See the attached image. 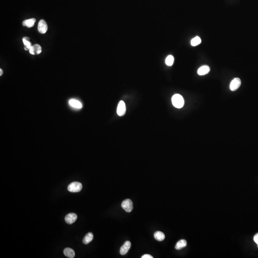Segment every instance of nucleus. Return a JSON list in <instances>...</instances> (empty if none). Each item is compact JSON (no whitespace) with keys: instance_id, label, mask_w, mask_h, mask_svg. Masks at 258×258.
<instances>
[{"instance_id":"obj_1","label":"nucleus","mask_w":258,"mask_h":258,"mask_svg":"<svg viewBox=\"0 0 258 258\" xmlns=\"http://www.w3.org/2000/svg\"><path fill=\"white\" fill-rule=\"evenodd\" d=\"M172 102L174 107L178 109L182 108L184 105V100L182 96L177 94L172 97Z\"/></svg>"},{"instance_id":"obj_2","label":"nucleus","mask_w":258,"mask_h":258,"mask_svg":"<svg viewBox=\"0 0 258 258\" xmlns=\"http://www.w3.org/2000/svg\"><path fill=\"white\" fill-rule=\"evenodd\" d=\"M82 189V185L81 183L74 182L69 185L67 189L69 192L76 193L80 192Z\"/></svg>"},{"instance_id":"obj_3","label":"nucleus","mask_w":258,"mask_h":258,"mask_svg":"<svg viewBox=\"0 0 258 258\" xmlns=\"http://www.w3.org/2000/svg\"><path fill=\"white\" fill-rule=\"evenodd\" d=\"M121 207L127 212H131L133 209L132 202L130 199H125L122 202Z\"/></svg>"},{"instance_id":"obj_4","label":"nucleus","mask_w":258,"mask_h":258,"mask_svg":"<svg viewBox=\"0 0 258 258\" xmlns=\"http://www.w3.org/2000/svg\"><path fill=\"white\" fill-rule=\"evenodd\" d=\"M126 105L123 101H121L119 102L117 109V113L119 116H123L126 113Z\"/></svg>"},{"instance_id":"obj_5","label":"nucleus","mask_w":258,"mask_h":258,"mask_svg":"<svg viewBox=\"0 0 258 258\" xmlns=\"http://www.w3.org/2000/svg\"><path fill=\"white\" fill-rule=\"evenodd\" d=\"M241 80L238 78L233 79L230 84V89L231 91H236L241 85Z\"/></svg>"},{"instance_id":"obj_6","label":"nucleus","mask_w":258,"mask_h":258,"mask_svg":"<svg viewBox=\"0 0 258 258\" xmlns=\"http://www.w3.org/2000/svg\"><path fill=\"white\" fill-rule=\"evenodd\" d=\"M47 29H48V27L46 21L44 20H41L40 21L38 25V30L39 32L42 34H45L47 32Z\"/></svg>"},{"instance_id":"obj_7","label":"nucleus","mask_w":258,"mask_h":258,"mask_svg":"<svg viewBox=\"0 0 258 258\" xmlns=\"http://www.w3.org/2000/svg\"><path fill=\"white\" fill-rule=\"evenodd\" d=\"M77 216L75 213H69L67 214L66 216L65 217V221L67 223L69 224H72L74 223L77 219Z\"/></svg>"},{"instance_id":"obj_8","label":"nucleus","mask_w":258,"mask_h":258,"mask_svg":"<svg viewBox=\"0 0 258 258\" xmlns=\"http://www.w3.org/2000/svg\"><path fill=\"white\" fill-rule=\"evenodd\" d=\"M42 52L41 46L38 44H35L31 47L29 50V52L32 55H38Z\"/></svg>"},{"instance_id":"obj_9","label":"nucleus","mask_w":258,"mask_h":258,"mask_svg":"<svg viewBox=\"0 0 258 258\" xmlns=\"http://www.w3.org/2000/svg\"><path fill=\"white\" fill-rule=\"evenodd\" d=\"M131 247V243L130 241H127L124 244L123 246L120 248V254L121 255H124L127 253Z\"/></svg>"},{"instance_id":"obj_10","label":"nucleus","mask_w":258,"mask_h":258,"mask_svg":"<svg viewBox=\"0 0 258 258\" xmlns=\"http://www.w3.org/2000/svg\"><path fill=\"white\" fill-rule=\"evenodd\" d=\"M210 67L208 66H203L201 67L198 70H197V74L200 76H203L207 74L210 71Z\"/></svg>"},{"instance_id":"obj_11","label":"nucleus","mask_w":258,"mask_h":258,"mask_svg":"<svg viewBox=\"0 0 258 258\" xmlns=\"http://www.w3.org/2000/svg\"><path fill=\"white\" fill-rule=\"evenodd\" d=\"M69 104L70 106L76 109H81L82 105L80 101L75 99H71L69 101Z\"/></svg>"},{"instance_id":"obj_12","label":"nucleus","mask_w":258,"mask_h":258,"mask_svg":"<svg viewBox=\"0 0 258 258\" xmlns=\"http://www.w3.org/2000/svg\"><path fill=\"white\" fill-rule=\"evenodd\" d=\"M36 22V20L35 18H31L30 19L25 20L23 22V26H26L28 28H31L34 27L35 22Z\"/></svg>"},{"instance_id":"obj_13","label":"nucleus","mask_w":258,"mask_h":258,"mask_svg":"<svg viewBox=\"0 0 258 258\" xmlns=\"http://www.w3.org/2000/svg\"><path fill=\"white\" fill-rule=\"evenodd\" d=\"M64 253L66 256L69 258H73L75 256V253L74 250L69 248H65L64 251Z\"/></svg>"},{"instance_id":"obj_14","label":"nucleus","mask_w":258,"mask_h":258,"mask_svg":"<svg viewBox=\"0 0 258 258\" xmlns=\"http://www.w3.org/2000/svg\"><path fill=\"white\" fill-rule=\"evenodd\" d=\"M30 38L29 37H24L23 38V43L24 45V50H29L30 48L32 47V44L31 42L29 41Z\"/></svg>"},{"instance_id":"obj_15","label":"nucleus","mask_w":258,"mask_h":258,"mask_svg":"<svg viewBox=\"0 0 258 258\" xmlns=\"http://www.w3.org/2000/svg\"><path fill=\"white\" fill-rule=\"evenodd\" d=\"M154 237L155 239L158 241H162L165 240V235L162 232L157 231L155 232L154 234Z\"/></svg>"},{"instance_id":"obj_16","label":"nucleus","mask_w":258,"mask_h":258,"mask_svg":"<svg viewBox=\"0 0 258 258\" xmlns=\"http://www.w3.org/2000/svg\"><path fill=\"white\" fill-rule=\"evenodd\" d=\"M186 245H187V242L186 240H181L178 241L175 245V248L177 250H181L182 248L186 247Z\"/></svg>"},{"instance_id":"obj_17","label":"nucleus","mask_w":258,"mask_h":258,"mask_svg":"<svg viewBox=\"0 0 258 258\" xmlns=\"http://www.w3.org/2000/svg\"><path fill=\"white\" fill-rule=\"evenodd\" d=\"M93 239V234L92 233H88L83 239V243L84 244H88Z\"/></svg>"},{"instance_id":"obj_18","label":"nucleus","mask_w":258,"mask_h":258,"mask_svg":"<svg viewBox=\"0 0 258 258\" xmlns=\"http://www.w3.org/2000/svg\"><path fill=\"white\" fill-rule=\"evenodd\" d=\"M201 43V39L199 36H196L193 39H192L191 41V44L193 47L198 46Z\"/></svg>"},{"instance_id":"obj_19","label":"nucleus","mask_w":258,"mask_h":258,"mask_svg":"<svg viewBox=\"0 0 258 258\" xmlns=\"http://www.w3.org/2000/svg\"><path fill=\"white\" fill-rule=\"evenodd\" d=\"M174 62V58L173 55H168L166 59V63L168 66H171Z\"/></svg>"},{"instance_id":"obj_20","label":"nucleus","mask_w":258,"mask_h":258,"mask_svg":"<svg viewBox=\"0 0 258 258\" xmlns=\"http://www.w3.org/2000/svg\"><path fill=\"white\" fill-rule=\"evenodd\" d=\"M254 239V241L257 244L258 247V233L256 234L255 235L254 237V239Z\"/></svg>"},{"instance_id":"obj_21","label":"nucleus","mask_w":258,"mask_h":258,"mask_svg":"<svg viewBox=\"0 0 258 258\" xmlns=\"http://www.w3.org/2000/svg\"><path fill=\"white\" fill-rule=\"evenodd\" d=\"M142 258H153V257H152V256L151 255L149 254H144V255H143L142 257Z\"/></svg>"},{"instance_id":"obj_22","label":"nucleus","mask_w":258,"mask_h":258,"mask_svg":"<svg viewBox=\"0 0 258 258\" xmlns=\"http://www.w3.org/2000/svg\"><path fill=\"white\" fill-rule=\"evenodd\" d=\"M0 72H1V73H0V76H1V75H3V70L1 69H0Z\"/></svg>"}]
</instances>
